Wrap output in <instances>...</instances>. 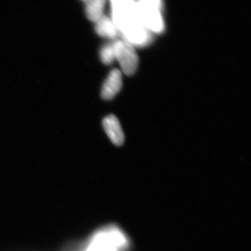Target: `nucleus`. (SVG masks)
<instances>
[{
  "instance_id": "nucleus-11",
  "label": "nucleus",
  "mask_w": 251,
  "mask_h": 251,
  "mask_svg": "<svg viewBox=\"0 0 251 251\" xmlns=\"http://www.w3.org/2000/svg\"><path fill=\"white\" fill-rule=\"evenodd\" d=\"M82 1H85V2H86V1H87V0H82Z\"/></svg>"
},
{
  "instance_id": "nucleus-10",
  "label": "nucleus",
  "mask_w": 251,
  "mask_h": 251,
  "mask_svg": "<svg viewBox=\"0 0 251 251\" xmlns=\"http://www.w3.org/2000/svg\"><path fill=\"white\" fill-rule=\"evenodd\" d=\"M122 1V0H111L112 4H116V3L120 2V1Z\"/></svg>"
},
{
  "instance_id": "nucleus-2",
  "label": "nucleus",
  "mask_w": 251,
  "mask_h": 251,
  "mask_svg": "<svg viewBox=\"0 0 251 251\" xmlns=\"http://www.w3.org/2000/svg\"><path fill=\"white\" fill-rule=\"evenodd\" d=\"M135 1V7L140 21L150 31L161 33L164 29L161 9L143 0Z\"/></svg>"
},
{
  "instance_id": "nucleus-6",
  "label": "nucleus",
  "mask_w": 251,
  "mask_h": 251,
  "mask_svg": "<svg viewBox=\"0 0 251 251\" xmlns=\"http://www.w3.org/2000/svg\"><path fill=\"white\" fill-rule=\"evenodd\" d=\"M96 23V31L99 36L112 39L118 35L119 30L115 23L107 16H102Z\"/></svg>"
},
{
  "instance_id": "nucleus-1",
  "label": "nucleus",
  "mask_w": 251,
  "mask_h": 251,
  "mask_svg": "<svg viewBox=\"0 0 251 251\" xmlns=\"http://www.w3.org/2000/svg\"><path fill=\"white\" fill-rule=\"evenodd\" d=\"M128 247L125 234L114 226L99 229L83 242L74 244L75 251H126Z\"/></svg>"
},
{
  "instance_id": "nucleus-9",
  "label": "nucleus",
  "mask_w": 251,
  "mask_h": 251,
  "mask_svg": "<svg viewBox=\"0 0 251 251\" xmlns=\"http://www.w3.org/2000/svg\"><path fill=\"white\" fill-rule=\"evenodd\" d=\"M143 1L154 5V6H157L159 9H162V0H143Z\"/></svg>"
},
{
  "instance_id": "nucleus-7",
  "label": "nucleus",
  "mask_w": 251,
  "mask_h": 251,
  "mask_svg": "<svg viewBox=\"0 0 251 251\" xmlns=\"http://www.w3.org/2000/svg\"><path fill=\"white\" fill-rule=\"evenodd\" d=\"M106 0H87L86 1V15L89 20L97 23L103 16Z\"/></svg>"
},
{
  "instance_id": "nucleus-4",
  "label": "nucleus",
  "mask_w": 251,
  "mask_h": 251,
  "mask_svg": "<svg viewBox=\"0 0 251 251\" xmlns=\"http://www.w3.org/2000/svg\"><path fill=\"white\" fill-rule=\"evenodd\" d=\"M122 86V74L118 69H114L110 73L104 82L101 90V97L104 100L113 99L121 90Z\"/></svg>"
},
{
  "instance_id": "nucleus-3",
  "label": "nucleus",
  "mask_w": 251,
  "mask_h": 251,
  "mask_svg": "<svg viewBox=\"0 0 251 251\" xmlns=\"http://www.w3.org/2000/svg\"><path fill=\"white\" fill-rule=\"evenodd\" d=\"M112 46L115 59L120 62L124 74L127 75L134 74L138 66V54L134 47L125 40L115 41Z\"/></svg>"
},
{
  "instance_id": "nucleus-8",
  "label": "nucleus",
  "mask_w": 251,
  "mask_h": 251,
  "mask_svg": "<svg viewBox=\"0 0 251 251\" xmlns=\"http://www.w3.org/2000/svg\"><path fill=\"white\" fill-rule=\"evenodd\" d=\"M100 59L103 64H111L115 59V52H114L113 46L112 44L110 45L103 46L100 51Z\"/></svg>"
},
{
  "instance_id": "nucleus-5",
  "label": "nucleus",
  "mask_w": 251,
  "mask_h": 251,
  "mask_svg": "<svg viewBox=\"0 0 251 251\" xmlns=\"http://www.w3.org/2000/svg\"><path fill=\"white\" fill-rule=\"evenodd\" d=\"M103 126L105 133L114 145L120 146L124 143L125 134L120 122L116 117L111 115L104 118Z\"/></svg>"
}]
</instances>
